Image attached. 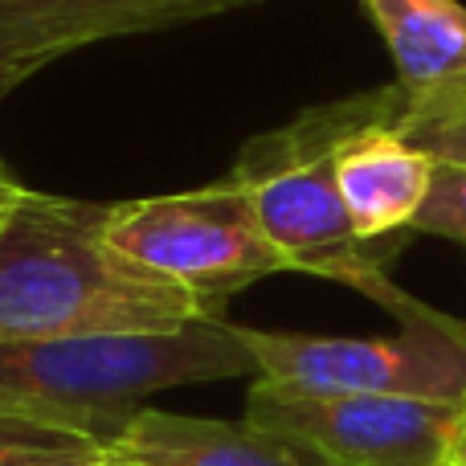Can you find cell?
Returning a JSON list of instances; mask_svg holds the SVG:
<instances>
[{
    "mask_svg": "<svg viewBox=\"0 0 466 466\" xmlns=\"http://www.w3.org/2000/svg\"><path fill=\"white\" fill-rule=\"evenodd\" d=\"M106 241L139 266L193 290L209 311H221L226 299L249 282L287 270V258L258 226L254 201L233 177L193 193L111 205Z\"/></svg>",
    "mask_w": 466,
    "mask_h": 466,
    "instance_id": "cell-4",
    "label": "cell"
},
{
    "mask_svg": "<svg viewBox=\"0 0 466 466\" xmlns=\"http://www.w3.org/2000/svg\"><path fill=\"white\" fill-rule=\"evenodd\" d=\"M377 25L405 98L401 131L466 111V5L462 0H360Z\"/></svg>",
    "mask_w": 466,
    "mask_h": 466,
    "instance_id": "cell-9",
    "label": "cell"
},
{
    "mask_svg": "<svg viewBox=\"0 0 466 466\" xmlns=\"http://www.w3.org/2000/svg\"><path fill=\"white\" fill-rule=\"evenodd\" d=\"M233 377H258V360L226 315L177 331L0 344V413L115 446L152 393Z\"/></svg>",
    "mask_w": 466,
    "mask_h": 466,
    "instance_id": "cell-2",
    "label": "cell"
},
{
    "mask_svg": "<svg viewBox=\"0 0 466 466\" xmlns=\"http://www.w3.org/2000/svg\"><path fill=\"white\" fill-rule=\"evenodd\" d=\"M405 136H410L421 152L434 156V160H466V111L451 115V119L410 127Z\"/></svg>",
    "mask_w": 466,
    "mask_h": 466,
    "instance_id": "cell-13",
    "label": "cell"
},
{
    "mask_svg": "<svg viewBox=\"0 0 466 466\" xmlns=\"http://www.w3.org/2000/svg\"><path fill=\"white\" fill-rule=\"evenodd\" d=\"M401 115V90H372L364 115L336 144V185L364 241L410 238L434 185V156L405 136Z\"/></svg>",
    "mask_w": 466,
    "mask_h": 466,
    "instance_id": "cell-7",
    "label": "cell"
},
{
    "mask_svg": "<svg viewBox=\"0 0 466 466\" xmlns=\"http://www.w3.org/2000/svg\"><path fill=\"white\" fill-rule=\"evenodd\" d=\"M111 205L0 185V344L177 331L209 311L106 241Z\"/></svg>",
    "mask_w": 466,
    "mask_h": 466,
    "instance_id": "cell-1",
    "label": "cell"
},
{
    "mask_svg": "<svg viewBox=\"0 0 466 466\" xmlns=\"http://www.w3.org/2000/svg\"><path fill=\"white\" fill-rule=\"evenodd\" d=\"M111 451L131 466H339L319 446L246 418L213 421L164 410H139Z\"/></svg>",
    "mask_w": 466,
    "mask_h": 466,
    "instance_id": "cell-10",
    "label": "cell"
},
{
    "mask_svg": "<svg viewBox=\"0 0 466 466\" xmlns=\"http://www.w3.org/2000/svg\"><path fill=\"white\" fill-rule=\"evenodd\" d=\"M446 462H466V405H462V418L454 426V438H451V459Z\"/></svg>",
    "mask_w": 466,
    "mask_h": 466,
    "instance_id": "cell-15",
    "label": "cell"
},
{
    "mask_svg": "<svg viewBox=\"0 0 466 466\" xmlns=\"http://www.w3.org/2000/svg\"><path fill=\"white\" fill-rule=\"evenodd\" d=\"M241 5L254 0H0V98L82 46L205 21Z\"/></svg>",
    "mask_w": 466,
    "mask_h": 466,
    "instance_id": "cell-8",
    "label": "cell"
},
{
    "mask_svg": "<svg viewBox=\"0 0 466 466\" xmlns=\"http://www.w3.org/2000/svg\"><path fill=\"white\" fill-rule=\"evenodd\" d=\"M364 106L369 95L311 106L287 127L249 139L229 177L249 193L258 226L287 258V270L344 282L405 319L418 299L389 279V262L405 238L364 241L336 185V144Z\"/></svg>",
    "mask_w": 466,
    "mask_h": 466,
    "instance_id": "cell-3",
    "label": "cell"
},
{
    "mask_svg": "<svg viewBox=\"0 0 466 466\" xmlns=\"http://www.w3.org/2000/svg\"><path fill=\"white\" fill-rule=\"evenodd\" d=\"M82 446H95V442L0 413V459H5V454H21V451H82Z\"/></svg>",
    "mask_w": 466,
    "mask_h": 466,
    "instance_id": "cell-12",
    "label": "cell"
},
{
    "mask_svg": "<svg viewBox=\"0 0 466 466\" xmlns=\"http://www.w3.org/2000/svg\"><path fill=\"white\" fill-rule=\"evenodd\" d=\"M8 180H13V177H8V168H5V164H0V185H8Z\"/></svg>",
    "mask_w": 466,
    "mask_h": 466,
    "instance_id": "cell-16",
    "label": "cell"
},
{
    "mask_svg": "<svg viewBox=\"0 0 466 466\" xmlns=\"http://www.w3.org/2000/svg\"><path fill=\"white\" fill-rule=\"evenodd\" d=\"M413 233H434L466 249V160H434V185Z\"/></svg>",
    "mask_w": 466,
    "mask_h": 466,
    "instance_id": "cell-11",
    "label": "cell"
},
{
    "mask_svg": "<svg viewBox=\"0 0 466 466\" xmlns=\"http://www.w3.org/2000/svg\"><path fill=\"white\" fill-rule=\"evenodd\" d=\"M462 405L380 393H311L254 377L246 421L303 438L339 466H442Z\"/></svg>",
    "mask_w": 466,
    "mask_h": 466,
    "instance_id": "cell-6",
    "label": "cell"
},
{
    "mask_svg": "<svg viewBox=\"0 0 466 466\" xmlns=\"http://www.w3.org/2000/svg\"><path fill=\"white\" fill-rule=\"evenodd\" d=\"M0 466H131L111 446H82V451H21L5 454Z\"/></svg>",
    "mask_w": 466,
    "mask_h": 466,
    "instance_id": "cell-14",
    "label": "cell"
},
{
    "mask_svg": "<svg viewBox=\"0 0 466 466\" xmlns=\"http://www.w3.org/2000/svg\"><path fill=\"white\" fill-rule=\"evenodd\" d=\"M258 377L311 393H380L466 405V323L418 303L397 336H299L241 328Z\"/></svg>",
    "mask_w": 466,
    "mask_h": 466,
    "instance_id": "cell-5",
    "label": "cell"
}]
</instances>
